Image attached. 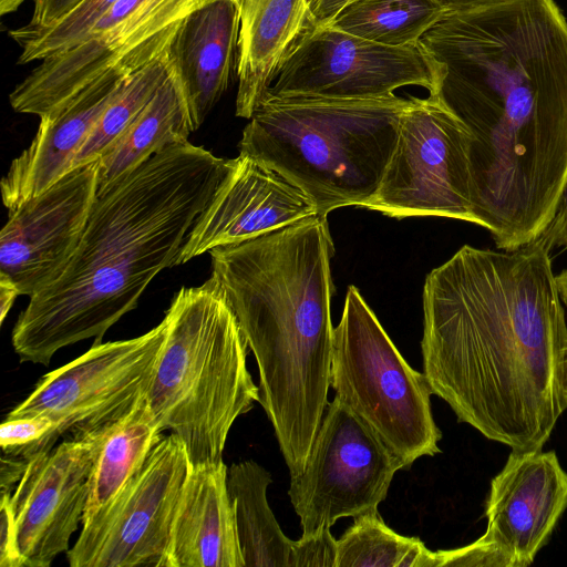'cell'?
I'll return each instance as SVG.
<instances>
[{"mask_svg": "<svg viewBox=\"0 0 567 567\" xmlns=\"http://www.w3.org/2000/svg\"><path fill=\"white\" fill-rule=\"evenodd\" d=\"M412 97L265 96L243 131L245 154L300 188L319 215L377 193Z\"/></svg>", "mask_w": 567, "mask_h": 567, "instance_id": "cell-5", "label": "cell"}, {"mask_svg": "<svg viewBox=\"0 0 567 567\" xmlns=\"http://www.w3.org/2000/svg\"><path fill=\"white\" fill-rule=\"evenodd\" d=\"M234 165L188 141L171 145L97 192L62 275L30 297L12 330L20 362L49 365L60 349L105 332L133 310Z\"/></svg>", "mask_w": 567, "mask_h": 567, "instance_id": "cell-3", "label": "cell"}, {"mask_svg": "<svg viewBox=\"0 0 567 567\" xmlns=\"http://www.w3.org/2000/svg\"><path fill=\"white\" fill-rule=\"evenodd\" d=\"M9 492H1L0 501V567H23L14 530Z\"/></svg>", "mask_w": 567, "mask_h": 567, "instance_id": "cell-31", "label": "cell"}, {"mask_svg": "<svg viewBox=\"0 0 567 567\" xmlns=\"http://www.w3.org/2000/svg\"><path fill=\"white\" fill-rule=\"evenodd\" d=\"M470 141V132L439 92L412 96L379 188L364 208L399 219L436 216L475 224Z\"/></svg>", "mask_w": 567, "mask_h": 567, "instance_id": "cell-9", "label": "cell"}, {"mask_svg": "<svg viewBox=\"0 0 567 567\" xmlns=\"http://www.w3.org/2000/svg\"><path fill=\"white\" fill-rule=\"evenodd\" d=\"M95 451L94 437L64 439L29 461L10 496L24 567H49L70 549V538L83 519Z\"/></svg>", "mask_w": 567, "mask_h": 567, "instance_id": "cell-14", "label": "cell"}, {"mask_svg": "<svg viewBox=\"0 0 567 567\" xmlns=\"http://www.w3.org/2000/svg\"><path fill=\"white\" fill-rule=\"evenodd\" d=\"M558 386L560 400L564 409H567V338L560 352L558 365Z\"/></svg>", "mask_w": 567, "mask_h": 567, "instance_id": "cell-38", "label": "cell"}, {"mask_svg": "<svg viewBox=\"0 0 567 567\" xmlns=\"http://www.w3.org/2000/svg\"><path fill=\"white\" fill-rule=\"evenodd\" d=\"M333 252L319 214L208 252L255 355L259 403L290 475L303 470L329 404Z\"/></svg>", "mask_w": 567, "mask_h": 567, "instance_id": "cell-4", "label": "cell"}, {"mask_svg": "<svg viewBox=\"0 0 567 567\" xmlns=\"http://www.w3.org/2000/svg\"><path fill=\"white\" fill-rule=\"evenodd\" d=\"M309 24V0H240L237 116H252Z\"/></svg>", "mask_w": 567, "mask_h": 567, "instance_id": "cell-20", "label": "cell"}, {"mask_svg": "<svg viewBox=\"0 0 567 567\" xmlns=\"http://www.w3.org/2000/svg\"><path fill=\"white\" fill-rule=\"evenodd\" d=\"M444 74L422 42L390 47L310 23L266 96L377 99L410 85L431 94L440 91Z\"/></svg>", "mask_w": 567, "mask_h": 567, "instance_id": "cell-12", "label": "cell"}, {"mask_svg": "<svg viewBox=\"0 0 567 567\" xmlns=\"http://www.w3.org/2000/svg\"><path fill=\"white\" fill-rule=\"evenodd\" d=\"M25 0H0V13L2 16L16 11Z\"/></svg>", "mask_w": 567, "mask_h": 567, "instance_id": "cell-40", "label": "cell"}, {"mask_svg": "<svg viewBox=\"0 0 567 567\" xmlns=\"http://www.w3.org/2000/svg\"><path fill=\"white\" fill-rule=\"evenodd\" d=\"M178 22L124 55L61 107L40 117L32 142L11 162L1 181L8 210L39 195L71 169L105 109L136 70L168 48Z\"/></svg>", "mask_w": 567, "mask_h": 567, "instance_id": "cell-15", "label": "cell"}, {"mask_svg": "<svg viewBox=\"0 0 567 567\" xmlns=\"http://www.w3.org/2000/svg\"><path fill=\"white\" fill-rule=\"evenodd\" d=\"M439 94L471 135L475 224L496 246L537 239L567 184V21L554 0L445 13L421 39Z\"/></svg>", "mask_w": 567, "mask_h": 567, "instance_id": "cell-1", "label": "cell"}, {"mask_svg": "<svg viewBox=\"0 0 567 567\" xmlns=\"http://www.w3.org/2000/svg\"><path fill=\"white\" fill-rule=\"evenodd\" d=\"M29 461L20 456L3 454L1 458L0 486L1 492L11 493L16 488Z\"/></svg>", "mask_w": 567, "mask_h": 567, "instance_id": "cell-35", "label": "cell"}, {"mask_svg": "<svg viewBox=\"0 0 567 567\" xmlns=\"http://www.w3.org/2000/svg\"><path fill=\"white\" fill-rule=\"evenodd\" d=\"M567 509V472L555 452L509 454L492 480L482 535L513 567L529 566Z\"/></svg>", "mask_w": 567, "mask_h": 567, "instance_id": "cell-17", "label": "cell"}, {"mask_svg": "<svg viewBox=\"0 0 567 567\" xmlns=\"http://www.w3.org/2000/svg\"><path fill=\"white\" fill-rule=\"evenodd\" d=\"M556 284L560 299L567 306V268L556 276Z\"/></svg>", "mask_w": 567, "mask_h": 567, "instance_id": "cell-39", "label": "cell"}, {"mask_svg": "<svg viewBox=\"0 0 567 567\" xmlns=\"http://www.w3.org/2000/svg\"><path fill=\"white\" fill-rule=\"evenodd\" d=\"M549 249L468 245L423 288L424 374L457 421L514 452L542 450L565 411L558 365L567 338Z\"/></svg>", "mask_w": 567, "mask_h": 567, "instance_id": "cell-2", "label": "cell"}, {"mask_svg": "<svg viewBox=\"0 0 567 567\" xmlns=\"http://www.w3.org/2000/svg\"><path fill=\"white\" fill-rule=\"evenodd\" d=\"M190 464L173 433L164 435L123 487L82 522L66 551L71 567H169L172 527Z\"/></svg>", "mask_w": 567, "mask_h": 567, "instance_id": "cell-10", "label": "cell"}, {"mask_svg": "<svg viewBox=\"0 0 567 567\" xmlns=\"http://www.w3.org/2000/svg\"><path fill=\"white\" fill-rule=\"evenodd\" d=\"M406 468L378 434L333 399L323 414L303 470L290 476L288 495L302 537L342 517L378 509L399 470Z\"/></svg>", "mask_w": 567, "mask_h": 567, "instance_id": "cell-11", "label": "cell"}, {"mask_svg": "<svg viewBox=\"0 0 567 567\" xmlns=\"http://www.w3.org/2000/svg\"><path fill=\"white\" fill-rule=\"evenodd\" d=\"M445 13L437 0H354L327 25L380 44L404 47L421 42Z\"/></svg>", "mask_w": 567, "mask_h": 567, "instance_id": "cell-24", "label": "cell"}, {"mask_svg": "<svg viewBox=\"0 0 567 567\" xmlns=\"http://www.w3.org/2000/svg\"><path fill=\"white\" fill-rule=\"evenodd\" d=\"M436 567H513L508 557L483 536L464 547L437 550Z\"/></svg>", "mask_w": 567, "mask_h": 567, "instance_id": "cell-29", "label": "cell"}, {"mask_svg": "<svg viewBox=\"0 0 567 567\" xmlns=\"http://www.w3.org/2000/svg\"><path fill=\"white\" fill-rule=\"evenodd\" d=\"M446 13H462L511 2L513 0H437Z\"/></svg>", "mask_w": 567, "mask_h": 567, "instance_id": "cell-36", "label": "cell"}, {"mask_svg": "<svg viewBox=\"0 0 567 567\" xmlns=\"http://www.w3.org/2000/svg\"><path fill=\"white\" fill-rule=\"evenodd\" d=\"M297 186L248 155L239 154L188 233L175 266L317 215Z\"/></svg>", "mask_w": 567, "mask_h": 567, "instance_id": "cell-16", "label": "cell"}, {"mask_svg": "<svg viewBox=\"0 0 567 567\" xmlns=\"http://www.w3.org/2000/svg\"><path fill=\"white\" fill-rule=\"evenodd\" d=\"M118 0H81L55 23L39 28L23 27L10 31L20 45L19 64L42 61L82 42L96 23Z\"/></svg>", "mask_w": 567, "mask_h": 567, "instance_id": "cell-27", "label": "cell"}, {"mask_svg": "<svg viewBox=\"0 0 567 567\" xmlns=\"http://www.w3.org/2000/svg\"><path fill=\"white\" fill-rule=\"evenodd\" d=\"M169 71L168 48L136 70L101 115L71 169L100 159L145 109Z\"/></svg>", "mask_w": 567, "mask_h": 567, "instance_id": "cell-26", "label": "cell"}, {"mask_svg": "<svg viewBox=\"0 0 567 567\" xmlns=\"http://www.w3.org/2000/svg\"><path fill=\"white\" fill-rule=\"evenodd\" d=\"M337 567H436L435 551L391 529L378 509L353 518L337 540Z\"/></svg>", "mask_w": 567, "mask_h": 567, "instance_id": "cell-25", "label": "cell"}, {"mask_svg": "<svg viewBox=\"0 0 567 567\" xmlns=\"http://www.w3.org/2000/svg\"><path fill=\"white\" fill-rule=\"evenodd\" d=\"M337 539L330 528L293 540L290 567H337Z\"/></svg>", "mask_w": 567, "mask_h": 567, "instance_id": "cell-30", "label": "cell"}, {"mask_svg": "<svg viewBox=\"0 0 567 567\" xmlns=\"http://www.w3.org/2000/svg\"><path fill=\"white\" fill-rule=\"evenodd\" d=\"M330 386L406 468L441 452L425 374L409 365L354 286L333 329Z\"/></svg>", "mask_w": 567, "mask_h": 567, "instance_id": "cell-7", "label": "cell"}, {"mask_svg": "<svg viewBox=\"0 0 567 567\" xmlns=\"http://www.w3.org/2000/svg\"><path fill=\"white\" fill-rule=\"evenodd\" d=\"M270 473L255 461L227 467L226 486L245 567H290L293 540L281 530L267 501Z\"/></svg>", "mask_w": 567, "mask_h": 567, "instance_id": "cell-22", "label": "cell"}, {"mask_svg": "<svg viewBox=\"0 0 567 567\" xmlns=\"http://www.w3.org/2000/svg\"><path fill=\"white\" fill-rule=\"evenodd\" d=\"M99 159L73 167L39 195L8 210L0 233V278L32 297L54 282L74 255L97 195Z\"/></svg>", "mask_w": 567, "mask_h": 567, "instance_id": "cell-13", "label": "cell"}, {"mask_svg": "<svg viewBox=\"0 0 567 567\" xmlns=\"http://www.w3.org/2000/svg\"><path fill=\"white\" fill-rule=\"evenodd\" d=\"M164 319L148 406L161 429L183 443L190 466L219 464L234 422L260 398L247 340L214 276L181 288Z\"/></svg>", "mask_w": 567, "mask_h": 567, "instance_id": "cell-6", "label": "cell"}, {"mask_svg": "<svg viewBox=\"0 0 567 567\" xmlns=\"http://www.w3.org/2000/svg\"><path fill=\"white\" fill-rule=\"evenodd\" d=\"M166 336V321L146 333L101 342L65 365L43 375L32 393L7 417L45 416L51 432L38 453L60 437H94L125 416L146 395Z\"/></svg>", "mask_w": 567, "mask_h": 567, "instance_id": "cell-8", "label": "cell"}, {"mask_svg": "<svg viewBox=\"0 0 567 567\" xmlns=\"http://www.w3.org/2000/svg\"><path fill=\"white\" fill-rule=\"evenodd\" d=\"M354 0H309L310 23L329 24L348 4Z\"/></svg>", "mask_w": 567, "mask_h": 567, "instance_id": "cell-34", "label": "cell"}, {"mask_svg": "<svg viewBox=\"0 0 567 567\" xmlns=\"http://www.w3.org/2000/svg\"><path fill=\"white\" fill-rule=\"evenodd\" d=\"M537 240L543 243L549 250L555 247L567 248V184L553 220Z\"/></svg>", "mask_w": 567, "mask_h": 567, "instance_id": "cell-33", "label": "cell"}, {"mask_svg": "<svg viewBox=\"0 0 567 567\" xmlns=\"http://www.w3.org/2000/svg\"><path fill=\"white\" fill-rule=\"evenodd\" d=\"M163 432L145 395L125 416L94 436L96 451L82 522L115 496L162 440Z\"/></svg>", "mask_w": 567, "mask_h": 567, "instance_id": "cell-23", "label": "cell"}, {"mask_svg": "<svg viewBox=\"0 0 567 567\" xmlns=\"http://www.w3.org/2000/svg\"><path fill=\"white\" fill-rule=\"evenodd\" d=\"M20 296L17 287L7 279L0 278V322L3 323L16 298Z\"/></svg>", "mask_w": 567, "mask_h": 567, "instance_id": "cell-37", "label": "cell"}, {"mask_svg": "<svg viewBox=\"0 0 567 567\" xmlns=\"http://www.w3.org/2000/svg\"><path fill=\"white\" fill-rule=\"evenodd\" d=\"M52 427L53 422L41 415L7 417L0 425L3 454L30 461L38 454L39 444Z\"/></svg>", "mask_w": 567, "mask_h": 567, "instance_id": "cell-28", "label": "cell"}, {"mask_svg": "<svg viewBox=\"0 0 567 567\" xmlns=\"http://www.w3.org/2000/svg\"><path fill=\"white\" fill-rule=\"evenodd\" d=\"M227 466H190L172 527L169 567H245L226 486Z\"/></svg>", "mask_w": 567, "mask_h": 567, "instance_id": "cell-19", "label": "cell"}, {"mask_svg": "<svg viewBox=\"0 0 567 567\" xmlns=\"http://www.w3.org/2000/svg\"><path fill=\"white\" fill-rule=\"evenodd\" d=\"M240 0H210L179 20L168 47L190 116L199 128L237 68Z\"/></svg>", "mask_w": 567, "mask_h": 567, "instance_id": "cell-18", "label": "cell"}, {"mask_svg": "<svg viewBox=\"0 0 567 567\" xmlns=\"http://www.w3.org/2000/svg\"><path fill=\"white\" fill-rule=\"evenodd\" d=\"M81 0H33V11L25 29L49 27L69 13Z\"/></svg>", "mask_w": 567, "mask_h": 567, "instance_id": "cell-32", "label": "cell"}, {"mask_svg": "<svg viewBox=\"0 0 567 567\" xmlns=\"http://www.w3.org/2000/svg\"><path fill=\"white\" fill-rule=\"evenodd\" d=\"M192 132L187 104L171 68L145 109L99 159L97 192L164 148L187 142Z\"/></svg>", "mask_w": 567, "mask_h": 567, "instance_id": "cell-21", "label": "cell"}]
</instances>
